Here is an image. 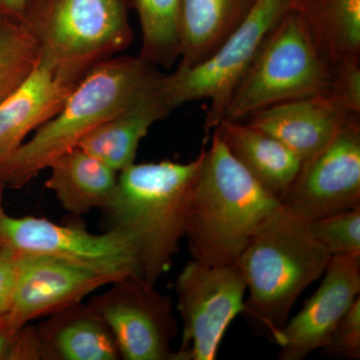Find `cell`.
<instances>
[{"label": "cell", "instance_id": "1", "mask_svg": "<svg viewBox=\"0 0 360 360\" xmlns=\"http://www.w3.org/2000/svg\"><path fill=\"white\" fill-rule=\"evenodd\" d=\"M165 73L141 56H115L77 82L56 115L0 156V184L20 189L115 116L163 98Z\"/></svg>", "mask_w": 360, "mask_h": 360}, {"label": "cell", "instance_id": "2", "mask_svg": "<svg viewBox=\"0 0 360 360\" xmlns=\"http://www.w3.org/2000/svg\"><path fill=\"white\" fill-rule=\"evenodd\" d=\"M203 160V148L189 162L134 163L118 174L110 200L101 208L108 229L122 232L132 245L139 276L158 283L174 264L184 238L187 208Z\"/></svg>", "mask_w": 360, "mask_h": 360}, {"label": "cell", "instance_id": "3", "mask_svg": "<svg viewBox=\"0 0 360 360\" xmlns=\"http://www.w3.org/2000/svg\"><path fill=\"white\" fill-rule=\"evenodd\" d=\"M281 202L231 155L217 134L203 148L188 208L184 238L193 260L236 264L252 234Z\"/></svg>", "mask_w": 360, "mask_h": 360}, {"label": "cell", "instance_id": "4", "mask_svg": "<svg viewBox=\"0 0 360 360\" xmlns=\"http://www.w3.org/2000/svg\"><path fill=\"white\" fill-rule=\"evenodd\" d=\"M331 257L312 236L309 220L281 205L236 264L248 291L245 314L252 326L276 341L298 297L323 276Z\"/></svg>", "mask_w": 360, "mask_h": 360}, {"label": "cell", "instance_id": "5", "mask_svg": "<svg viewBox=\"0 0 360 360\" xmlns=\"http://www.w3.org/2000/svg\"><path fill=\"white\" fill-rule=\"evenodd\" d=\"M22 21L39 63L72 84L134 40L127 0H30Z\"/></svg>", "mask_w": 360, "mask_h": 360}, {"label": "cell", "instance_id": "6", "mask_svg": "<svg viewBox=\"0 0 360 360\" xmlns=\"http://www.w3.org/2000/svg\"><path fill=\"white\" fill-rule=\"evenodd\" d=\"M333 75L298 9L269 32L232 96L224 120H245L276 104L330 94Z\"/></svg>", "mask_w": 360, "mask_h": 360}, {"label": "cell", "instance_id": "7", "mask_svg": "<svg viewBox=\"0 0 360 360\" xmlns=\"http://www.w3.org/2000/svg\"><path fill=\"white\" fill-rule=\"evenodd\" d=\"M300 0H257L243 22L212 56L193 68H177L165 75L162 94L170 110L191 101L207 99L205 131L214 129L224 118L236 87L257 58L269 32Z\"/></svg>", "mask_w": 360, "mask_h": 360}, {"label": "cell", "instance_id": "8", "mask_svg": "<svg viewBox=\"0 0 360 360\" xmlns=\"http://www.w3.org/2000/svg\"><path fill=\"white\" fill-rule=\"evenodd\" d=\"M184 323L181 345L170 360H214L225 333L245 314L246 285L238 265L191 260L175 283Z\"/></svg>", "mask_w": 360, "mask_h": 360}, {"label": "cell", "instance_id": "9", "mask_svg": "<svg viewBox=\"0 0 360 360\" xmlns=\"http://www.w3.org/2000/svg\"><path fill=\"white\" fill-rule=\"evenodd\" d=\"M6 186L0 184V246L77 264L116 281L139 276V262L129 239L116 229L96 234L75 225L41 217H14L4 207Z\"/></svg>", "mask_w": 360, "mask_h": 360}, {"label": "cell", "instance_id": "10", "mask_svg": "<svg viewBox=\"0 0 360 360\" xmlns=\"http://www.w3.org/2000/svg\"><path fill=\"white\" fill-rule=\"evenodd\" d=\"M110 285L89 304L110 328L120 359L170 360L179 326L169 296L139 276Z\"/></svg>", "mask_w": 360, "mask_h": 360}, {"label": "cell", "instance_id": "11", "mask_svg": "<svg viewBox=\"0 0 360 360\" xmlns=\"http://www.w3.org/2000/svg\"><path fill=\"white\" fill-rule=\"evenodd\" d=\"M360 115H350L338 134L300 174L281 205L312 220L360 206Z\"/></svg>", "mask_w": 360, "mask_h": 360}, {"label": "cell", "instance_id": "12", "mask_svg": "<svg viewBox=\"0 0 360 360\" xmlns=\"http://www.w3.org/2000/svg\"><path fill=\"white\" fill-rule=\"evenodd\" d=\"M319 290L279 331L277 359L302 360L328 347L336 326L360 293V252L335 255Z\"/></svg>", "mask_w": 360, "mask_h": 360}, {"label": "cell", "instance_id": "13", "mask_svg": "<svg viewBox=\"0 0 360 360\" xmlns=\"http://www.w3.org/2000/svg\"><path fill=\"white\" fill-rule=\"evenodd\" d=\"M113 281L110 277L58 258L20 252L18 278L9 314L30 323L82 302Z\"/></svg>", "mask_w": 360, "mask_h": 360}, {"label": "cell", "instance_id": "14", "mask_svg": "<svg viewBox=\"0 0 360 360\" xmlns=\"http://www.w3.org/2000/svg\"><path fill=\"white\" fill-rule=\"evenodd\" d=\"M350 115L328 94L276 104L243 122L271 135L304 163L335 137Z\"/></svg>", "mask_w": 360, "mask_h": 360}, {"label": "cell", "instance_id": "15", "mask_svg": "<svg viewBox=\"0 0 360 360\" xmlns=\"http://www.w3.org/2000/svg\"><path fill=\"white\" fill-rule=\"evenodd\" d=\"M214 132L258 184L281 202L300 174V158L271 135L243 120H222Z\"/></svg>", "mask_w": 360, "mask_h": 360}, {"label": "cell", "instance_id": "16", "mask_svg": "<svg viewBox=\"0 0 360 360\" xmlns=\"http://www.w3.org/2000/svg\"><path fill=\"white\" fill-rule=\"evenodd\" d=\"M37 329L44 359H120L115 336L89 304L77 303L49 315Z\"/></svg>", "mask_w": 360, "mask_h": 360}, {"label": "cell", "instance_id": "17", "mask_svg": "<svg viewBox=\"0 0 360 360\" xmlns=\"http://www.w3.org/2000/svg\"><path fill=\"white\" fill-rule=\"evenodd\" d=\"M75 85L39 63L25 84L0 103V156L18 148L56 115Z\"/></svg>", "mask_w": 360, "mask_h": 360}, {"label": "cell", "instance_id": "18", "mask_svg": "<svg viewBox=\"0 0 360 360\" xmlns=\"http://www.w3.org/2000/svg\"><path fill=\"white\" fill-rule=\"evenodd\" d=\"M257 0H181L179 68L210 58L250 14Z\"/></svg>", "mask_w": 360, "mask_h": 360}, {"label": "cell", "instance_id": "19", "mask_svg": "<svg viewBox=\"0 0 360 360\" xmlns=\"http://www.w3.org/2000/svg\"><path fill=\"white\" fill-rule=\"evenodd\" d=\"M47 169L51 174L45 186L72 214L101 210L117 182V172L79 148L58 156Z\"/></svg>", "mask_w": 360, "mask_h": 360}, {"label": "cell", "instance_id": "20", "mask_svg": "<svg viewBox=\"0 0 360 360\" xmlns=\"http://www.w3.org/2000/svg\"><path fill=\"white\" fill-rule=\"evenodd\" d=\"M172 111L162 98L127 111L90 131L77 148L120 174L134 165L141 142L150 127Z\"/></svg>", "mask_w": 360, "mask_h": 360}, {"label": "cell", "instance_id": "21", "mask_svg": "<svg viewBox=\"0 0 360 360\" xmlns=\"http://www.w3.org/2000/svg\"><path fill=\"white\" fill-rule=\"evenodd\" d=\"M298 11L330 68L360 60V0H300Z\"/></svg>", "mask_w": 360, "mask_h": 360}, {"label": "cell", "instance_id": "22", "mask_svg": "<svg viewBox=\"0 0 360 360\" xmlns=\"http://www.w3.org/2000/svg\"><path fill=\"white\" fill-rule=\"evenodd\" d=\"M136 11L141 27V58L169 68L179 59L181 0H127Z\"/></svg>", "mask_w": 360, "mask_h": 360}, {"label": "cell", "instance_id": "23", "mask_svg": "<svg viewBox=\"0 0 360 360\" xmlns=\"http://www.w3.org/2000/svg\"><path fill=\"white\" fill-rule=\"evenodd\" d=\"M39 63V47L25 23L0 16V103L25 84Z\"/></svg>", "mask_w": 360, "mask_h": 360}, {"label": "cell", "instance_id": "24", "mask_svg": "<svg viewBox=\"0 0 360 360\" xmlns=\"http://www.w3.org/2000/svg\"><path fill=\"white\" fill-rule=\"evenodd\" d=\"M309 225L314 238L331 257L360 252V206L309 220Z\"/></svg>", "mask_w": 360, "mask_h": 360}, {"label": "cell", "instance_id": "25", "mask_svg": "<svg viewBox=\"0 0 360 360\" xmlns=\"http://www.w3.org/2000/svg\"><path fill=\"white\" fill-rule=\"evenodd\" d=\"M326 354L341 359H360V297L356 298L336 326Z\"/></svg>", "mask_w": 360, "mask_h": 360}, {"label": "cell", "instance_id": "26", "mask_svg": "<svg viewBox=\"0 0 360 360\" xmlns=\"http://www.w3.org/2000/svg\"><path fill=\"white\" fill-rule=\"evenodd\" d=\"M333 75L330 94L352 115H360V60L352 59L331 68Z\"/></svg>", "mask_w": 360, "mask_h": 360}, {"label": "cell", "instance_id": "27", "mask_svg": "<svg viewBox=\"0 0 360 360\" xmlns=\"http://www.w3.org/2000/svg\"><path fill=\"white\" fill-rule=\"evenodd\" d=\"M20 252L8 246H0V319L13 309L18 278Z\"/></svg>", "mask_w": 360, "mask_h": 360}, {"label": "cell", "instance_id": "28", "mask_svg": "<svg viewBox=\"0 0 360 360\" xmlns=\"http://www.w3.org/2000/svg\"><path fill=\"white\" fill-rule=\"evenodd\" d=\"M23 326L9 314L0 319V360H13L16 333Z\"/></svg>", "mask_w": 360, "mask_h": 360}, {"label": "cell", "instance_id": "29", "mask_svg": "<svg viewBox=\"0 0 360 360\" xmlns=\"http://www.w3.org/2000/svg\"><path fill=\"white\" fill-rule=\"evenodd\" d=\"M30 0H0V16L23 20Z\"/></svg>", "mask_w": 360, "mask_h": 360}]
</instances>
